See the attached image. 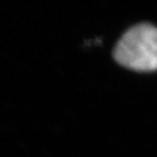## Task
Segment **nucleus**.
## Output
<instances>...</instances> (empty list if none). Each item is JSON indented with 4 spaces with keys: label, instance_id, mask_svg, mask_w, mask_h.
<instances>
[{
    "label": "nucleus",
    "instance_id": "f257e3e1",
    "mask_svg": "<svg viewBox=\"0 0 157 157\" xmlns=\"http://www.w3.org/2000/svg\"><path fill=\"white\" fill-rule=\"evenodd\" d=\"M113 55L117 63L128 69L157 70V28L149 23L132 27L117 43Z\"/></svg>",
    "mask_w": 157,
    "mask_h": 157
}]
</instances>
